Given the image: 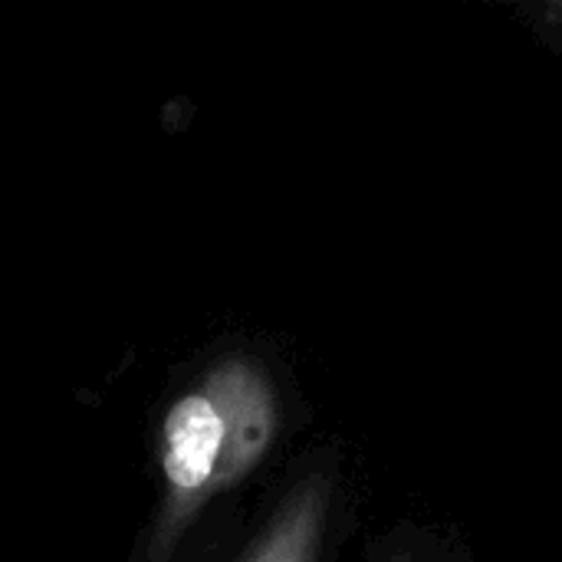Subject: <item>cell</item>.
Returning a JSON list of instances; mask_svg holds the SVG:
<instances>
[{
	"label": "cell",
	"instance_id": "cell-1",
	"mask_svg": "<svg viewBox=\"0 0 562 562\" xmlns=\"http://www.w3.org/2000/svg\"><path fill=\"white\" fill-rule=\"evenodd\" d=\"M273 435L277 395L250 362H227L178 398L165 418L161 451L175 517L237 484L267 454Z\"/></svg>",
	"mask_w": 562,
	"mask_h": 562
},
{
	"label": "cell",
	"instance_id": "cell-2",
	"mask_svg": "<svg viewBox=\"0 0 562 562\" xmlns=\"http://www.w3.org/2000/svg\"><path fill=\"white\" fill-rule=\"evenodd\" d=\"M329 517V484L313 477L300 484L277 510L244 562H319Z\"/></svg>",
	"mask_w": 562,
	"mask_h": 562
},
{
	"label": "cell",
	"instance_id": "cell-3",
	"mask_svg": "<svg viewBox=\"0 0 562 562\" xmlns=\"http://www.w3.org/2000/svg\"><path fill=\"white\" fill-rule=\"evenodd\" d=\"M553 16H560L562 20V3H553Z\"/></svg>",
	"mask_w": 562,
	"mask_h": 562
},
{
	"label": "cell",
	"instance_id": "cell-4",
	"mask_svg": "<svg viewBox=\"0 0 562 562\" xmlns=\"http://www.w3.org/2000/svg\"><path fill=\"white\" fill-rule=\"evenodd\" d=\"M389 562H415L412 557H395V560H389Z\"/></svg>",
	"mask_w": 562,
	"mask_h": 562
}]
</instances>
